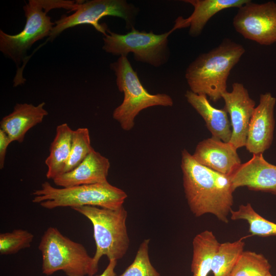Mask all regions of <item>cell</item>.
<instances>
[{"label": "cell", "mask_w": 276, "mask_h": 276, "mask_svg": "<svg viewBox=\"0 0 276 276\" xmlns=\"http://www.w3.org/2000/svg\"><path fill=\"white\" fill-rule=\"evenodd\" d=\"M181 168L185 196L192 213L196 217L211 214L227 223L235 191L229 176L201 165L186 149L181 152Z\"/></svg>", "instance_id": "cell-1"}, {"label": "cell", "mask_w": 276, "mask_h": 276, "mask_svg": "<svg viewBox=\"0 0 276 276\" xmlns=\"http://www.w3.org/2000/svg\"><path fill=\"white\" fill-rule=\"evenodd\" d=\"M243 46L224 38L217 47L199 55L187 67L185 78L192 92L205 95L216 102L226 91L232 69L240 60Z\"/></svg>", "instance_id": "cell-2"}, {"label": "cell", "mask_w": 276, "mask_h": 276, "mask_svg": "<svg viewBox=\"0 0 276 276\" xmlns=\"http://www.w3.org/2000/svg\"><path fill=\"white\" fill-rule=\"evenodd\" d=\"M81 1L65 0H29L23 6L26 24L18 34H8L0 30V51L18 67L27 58V52L37 41L49 37L55 23L48 12L64 8L75 11Z\"/></svg>", "instance_id": "cell-3"}, {"label": "cell", "mask_w": 276, "mask_h": 276, "mask_svg": "<svg viewBox=\"0 0 276 276\" xmlns=\"http://www.w3.org/2000/svg\"><path fill=\"white\" fill-rule=\"evenodd\" d=\"M32 195L33 202L49 210L83 206L117 209L123 206L127 197L125 192L108 181L68 188H55L44 181Z\"/></svg>", "instance_id": "cell-4"}, {"label": "cell", "mask_w": 276, "mask_h": 276, "mask_svg": "<svg viewBox=\"0 0 276 276\" xmlns=\"http://www.w3.org/2000/svg\"><path fill=\"white\" fill-rule=\"evenodd\" d=\"M114 72L119 90L124 94L122 103L114 109L113 118L125 131L131 130L135 117L143 110L155 106H172V98L164 93L150 94L141 83L126 56H120L110 64Z\"/></svg>", "instance_id": "cell-5"}, {"label": "cell", "mask_w": 276, "mask_h": 276, "mask_svg": "<svg viewBox=\"0 0 276 276\" xmlns=\"http://www.w3.org/2000/svg\"><path fill=\"white\" fill-rule=\"evenodd\" d=\"M73 209L86 217L92 224L96 246L93 258L97 269L103 256H106L109 261H117L124 256L130 241L126 224L127 212L123 206L117 209L94 206Z\"/></svg>", "instance_id": "cell-6"}, {"label": "cell", "mask_w": 276, "mask_h": 276, "mask_svg": "<svg viewBox=\"0 0 276 276\" xmlns=\"http://www.w3.org/2000/svg\"><path fill=\"white\" fill-rule=\"evenodd\" d=\"M42 257V271L50 275L62 271L66 276H93L97 272L85 247L63 235L54 227L44 232L38 245Z\"/></svg>", "instance_id": "cell-7"}, {"label": "cell", "mask_w": 276, "mask_h": 276, "mask_svg": "<svg viewBox=\"0 0 276 276\" xmlns=\"http://www.w3.org/2000/svg\"><path fill=\"white\" fill-rule=\"evenodd\" d=\"M174 30L157 34L152 31H144L131 28L130 32L120 34L110 31L103 37L102 49L114 56H126L133 54L136 61L149 64L156 67L166 63L169 58L168 37Z\"/></svg>", "instance_id": "cell-8"}, {"label": "cell", "mask_w": 276, "mask_h": 276, "mask_svg": "<svg viewBox=\"0 0 276 276\" xmlns=\"http://www.w3.org/2000/svg\"><path fill=\"white\" fill-rule=\"evenodd\" d=\"M139 12L137 7L125 0L82 1L74 13L63 15L54 22L47 40L52 41L67 29L85 24L93 26L104 36L108 29L105 24H100L99 20L106 16L122 18L125 21L126 27L131 29L134 27Z\"/></svg>", "instance_id": "cell-9"}, {"label": "cell", "mask_w": 276, "mask_h": 276, "mask_svg": "<svg viewBox=\"0 0 276 276\" xmlns=\"http://www.w3.org/2000/svg\"><path fill=\"white\" fill-rule=\"evenodd\" d=\"M236 32L261 45L276 42V3L257 4L249 1L238 8L233 19Z\"/></svg>", "instance_id": "cell-10"}, {"label": "cell", "mask_w": 276, "mask_h": 276, "mask_svg": "<svg viewBox=\"0 0 276 276\" xmlns=\"http://www.w3.org/2000/svg\"><path fill=\"white\" fill-rule=\"evenodd\" d=\"M224 108L231 118L233 129L229 143L237 149L245 146L248 128L255 108V102L249 96L243 84L235 82L232 90L223 94Z\"/></svg>", "instance_id": "cell-11"}, {"label": "cell", "mask_w": 276, "mask_h": 276, "mask_svg": "<svg viewBox=\"0 0 276 276\" xmlns=\"http://www.w3.org/2000/svg\"><path fill=\"white\" fill-rule=\"evenodd\" d=\"M276 99L270 93L261 94L248 126L245 147L252 154H263L273 140Z\"/></svg>", "instance_id": "cell-12"}, {"label": "cell", "mask_w": 276, "mask_h": 276, "mask_svg": "<svg viewBox=\"0 0 276 276\" xmlns=\"http://www.w3.org/2000/svg\"><path fill=\"white\" fill-rule=\"evenodd\" d=\"M234 191L246 187L249 190L276 195V166L267 162L263 154H253L229 175Z\"/></svg>", "instance_id": "cell-13"}, {"label": "cell", "mask_w": 276, "mask_h": 276, "mask_svg": "<svg viewBox=\"0 0 276 276\" xmlns=\"http://www.w3.org/2000/svg\"><path fill=\"white\" fill-rule=\"evenodd\" d=\"M192 156L201 165L227 175L241 164L232 144L213 136L200 142Z\"/></svg>", "instance_id": "cell-14"}, {"label": "cell", "mask_w": 276, "mask_h": 276, "mask_svg": "<svg viewBox=\"0 0 276 276\" xmlns=\"http://www.w3.org/2000/svg\"><path fill=\"white\" fill-rule=\"evenodd\" d=\"M110 166L109 159L93 148L78 166L58 176L53 181L60 188L105 182Z\"/></svg>", "instance_id": "cell-15"}, {"label": "cell", "mask_w": 276, "mask_h": 276, "mask_svg": "<svg viewBox=\"0 0 276 276\" xmlns=\"http://www.w3.org/2000/svg\"><path fill=\"white\" fill-rule=\"evenodd\" d=\"M249 0H185L191 5L194 10L187 18L178 17L172 28L174 31L189 27L192 37L200 35L209 20L219 12L230 8H240Z\"/></svg>", "instance_id": "cell-16"}, {"label": "cell", "mask_w": 276, "mask_h": 276, "mask_svg": "<svg viewBox=\"0 0 276 276\" xmlns=\"http://www.w3.org/2000/svg\"><path fill=\"white\" fill-rule=\"evenodd\" d=\"M44 106V102L37 105L28 103L16 104L13 111L1 120V129L8 135L12 142H23L27 132L41 123L48 114Z\"/></svg>", "instance_id": "cell-17"}, {"label": "cell", "mask_w": 276, "mask_h": 276, "mask_svg": "<svg viewBox=\"0 0 276 276\" xmlns=\"http://www.w3.org/2000/svg\"><path fill=\"white\" fill-rule=\"evenodd\" d=\"M185 96L188 102L203 119L212 136L224 142H229L232 130L226 109L214 107L205 95L197 94L188 90Z\"/></svg>", "instance_id": "cell-18"}, {"label": "cell", "mask_w": 276, "mask_h": 276, "mask_svg": "<svg viewBox=\"0 0 276 276\" xmlns=\"http://www.w3.org/2000/svg\"><path fill=\"white\" fill-rule=\"evenodd\" d=\"M73 132L66 123L57 127L50 154L45 160L48 168L47 178L53 180L63 173L71 153Z\"/></svg>", "instance_id": "cell-19"}, {"label": "cell", "mask_w": 276, "mask_h": 276, "mask_svg": "<svg viewBox=\"0 0 276 276\" xmlns=\"http://www.w3.org/2000/svg\"><path fill=\"white\" fill-rule=\"evenodd\" d=\"M220 244L214 233L209 230L195 236L191 265L193 276H208L211 271L212 261Z\"/></svg>", "instance_id": "cell-20"}, {"label": "cell", "mask_w": 276, "mask_h": 276, "mask_svg": "<svg viewBox=\"0 0 276 276\" xmlns=\"http://www.w3.org/2000/svg\"><path fill=\"white\" fill-rule=\"evenodd\" d=\"M244 238L220 244L212 261L211 271L213 276H231L239 257L244 251Z\"/></svg>", "instance_id": "cell-21"}, {"label": "cell", "mask_w": 276, "mask_h": 276, "mask_svg": "<svg viewBox=\"0 0 276 276\" xmlns=\"http://www.w3.org/2000/svg\"><path fill=\"white\" fill-rule=\"evenodd\" d=\"M230 216L232 220L246 221L249 225V232L252 236L263 237L276 236V223L260 215L249 203L239 205L236 211L232 210Z\"/></svg>", "instance_id": "cell-22"}, {"label": "cell", "mask_w": 276, "mask_h": 276, "mask_svg": "<svg viewBox=\"0 0 276 276\" xmlns=\"http://www.w3.org/2000/svg\"><path fill=\"white\" fill-rule=\"evenodd\" d=\"M271 265L261 254L243 251L231 276H264L270 272Z\"/></svg>", "instance_id": "cell-23"}, {"label": "cell", "mask_w": 276, "mask_h": 276, "mask_svg": "<svg viewBox=\"0 0 276 276\" xmlns=\"http://www.w3.org/2000/svg\"><path fill=\"white\" fill-rule=\"evenodd\" d=\"M93 149L88 129L79 128L73 130L71 153L63 173L71 171L78 166Z\"/></svg>", "instance_id": "cell-24"}, {"label": "cell", "mask_w": 276, "mask_h": 276, "mask_svg": "<svg viewBox=\"0 0 276 276\" xmlns=\"http://www.w3.org/2000/svg\"><path fill=\"white\" fill-rule=\"evenodd\" d=\"M33 239L34 235L32 233L22 229H15L11 232L1 233L0 254H15L20 250L29 248Z\"/></svg>", "instance_id": "cell-25"}, {"label": "cell", "mask_w": 276, "mask_h": 276, "mask_svg": "<svg viewBox=\"0 0 276 276\" xmlns=\"http://www.w3.org/2000/svg\"><path fill=\"white\" fill-rule=\"evenodd\" d=\"M150 239L140 245L133 262L118 276H160L150 261L148 250Z\"/></svg>", "instance_id": "cell-26"}, {"label": "cell", "mask_w": 276, "mask_h": 276, "mask_svg": "<svg viewBox=\"0 0 276 276\" xmlns=\"http://www.w3.org/2000/svg\"><path fill=\"white\" fill-rule=\"evenodd\" d=\"M12 142L8 135L0 129V169L4 167L7 150L9 145Z\"/></svg>", "instance_id": "cell-27"}, {"label": "cell", "mask_w": 276, "mask_h": 276, "mask_svg": "<svg viewBox=\"0 0 276 276\" xmlns=\"http://www.w3.org/2000/svg\"><path fill=\"white\" fill-rule=\"evenodd\" d=\"M117 261H109V263L104 271L97 276H117L114 272V268L117 265Z\"/></svg>", "instance_id": "cell-28"}, {"label": "cell", "mask_w": 276, "mask_h": 276, "mask_svg": "<svg viewBox=\"0 0 276 276\" xmlns=\"http://www.w3.org/2000/svg\"><path fill=\"white\" fill-rule=\"evenodd\" d=\"M264 276H272V274H271L270 272L268 273L267 274H266V275H264Z\"/></svg>", "instance_id": "cell-29"}]
</instances>
